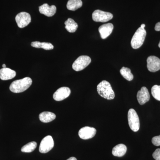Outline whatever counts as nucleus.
<instances>
[{
	"instance_id": "obj_1",
	"label": "nucleus",
	"mask_w": 160,
	"mask_h": 160,
	"mask_svg": "<svg viewBox=\"0 0 160 160\" xmlns=\"http://www.w3.org/2000/svg\"><path fill=\"white\" fill-rule=\"evenodd\" d=\"M32 84V80L30 78H25L12 82L9 86V89L14 93H20L27 90Z\"/></svg>"
},
{
	"instance_id": "obj_2",
	"label": "nucleus",
	"mask_w": 160,
	"mask_h": 160,
	"mask_svg": "<svg viewBox=\"0 0 160 160\" xmlns=\"http://www.w3.org/2000/svg\"><path fill=\"white\" fill-rule=\"evenodd\" d=\"M97 91L102 97L107 100L114 98L115 93L111 85L106 81H102L98 85Z\"/></svg>"
},
{
	"instance_id": "obj_3",
	"label": "nucleus",
	"mask_w": 160,
	"mask_h": 160,
	"mask_svg": "<svg viewBox=\"0 0 160 160\" xmlns=\"http://www.w3.org/2000/svg\"><path fill=\"white\" fill-rule=\"evenodd\" d=\"M146 35L145 29L139 27L135 32L131 41V45L134 49L139 48L144 43Z\"/></svg>"
},
{
	"instance_id": "obj_4",
	"label": "nucleus",
	"mask_w": 160,
	"mask_h": 160,
	"mask_svg": "<svg viewBox=\"0 0 160 160\" xmlns=\"http://www.w3.org/2000/svg\"><path fill=\"white\" fill-rule=\"evenodd\" d=\"M128 122L129 127L133 132H137L140 129V121L136 111L130 109L128 113Z\"/></svg>"
},
{
	"instance_id": "obj_5",
	"label": "nucleus",
	"mask_w": 160,
	"mask_h": 160,
	"mask_svg": "<svg viewBox=\"0 0 160 160\" xmlns=\"http://www.w3.org/2000/svg\"><path fill=\"white\" fill-rule=\"evenodd\" d=\"M91 58L88 56H81L75 61L72 68L76 71H80L86 68L91 63Z\"/></svg>"
},
{
	"instance_id": "obj_6",
	"label": "nucleus",
	"mask_w": 160,
	"mask_h": 160,
	"mask_svg": "<svg viewBox=\"0 0 160 160\" xmlns=\"http://www.w3.org/2000/svg\"><path fill=\"white\" fill-rule=\"evenodd\" d=\"M113 18V15L107 12L101 10H95L92 14V20L96 22H106L111 20Z\"/></svg>"
},
{
	"instance_id": "obj_7",
	"label": "nucleus",
	"mask_w": 160,
	"mask_h": 160,
	"mask_svg": "<svg viewBox=\"0 0 160 160\" xmlns=\"http://www.w3.org/2000/svg\"><path fill=\"white\" fill-rule=\"evenodd\" d=\"M54 147V141L52 136H47L42 140L40 143L39 150L41 153H46L49 152Z\"/></svg>"
},
{
	"instance_id": "obj_8",
	"label": "nucleus",
	"mask_w": 160,
	"mask_h": 160,
	"mask_svg": "<svg viewBox=\"0 0 160 160\" xmlns=\"http://www.w3.org/2000/svg\"><path fill=\"white\" fill-rule=\"evenodd\" d=\"M15 20L18 26L20 28H23L31 22V16L29 13L22 12L17 15Z\"/></svg>"
},
{
	"instance_id": "obj_9",
	"label": "nucleus",
	"mask_w": 160,
	"mask_h": 160,
	"mask_svg": "<svg viewBox=\"0 0 160 160\" xmlns=\"http://www.w3.org/2000/svg\"><path fill=\"white\" fill-rule=\"evenodd\" d=\"M97 130L93 127L86 126L80 129L78 132L79 137L83 140H87L94 137Z\"/></svg>"
},
{
	"instance_id": "obj_10",
	"label": "nucleus",
	"mask_w": 160,
	"mask_h": 160,
	"mask_svg": "<svg viewBox=\"0 0 160 160\" xmlns=\"http://www.w3.org/2000/svg\"><path fill=\"white\" fill-rule=\"evenodd\" d=\"M147 67L151 72H156L160 69V59L154 56H150L147 59Z\"/></svg>"
},
{
	"instance_id": "obj_11",
	"label": "nucleus",
	"mask_w": 160,
	"mask_h": 160,
	"mask_svg": "<svg viewBox=\"0 0 160 160\" xmlns=\"http://www.w3.org/2000/svg\"><path fill=\"white\" fill-rule=\"evenodd\" d=\"M71 90L67 87H62L58 89L53 95V99L56 101L65 99L70 95Z\"/></svg>"
},
{
	"instance_id": "obj_12",
	"label": "nucleus",
	"mask_w": 160,
	"mask_h": 160,
	"mask_svg": "<svg viewBox=\"0 0 160 160\" xmlns=\"http://www.w3.org/2000/svg\"><path fill=\"white\" fill-rule=\"evenodd\" d=\"M39 10L41 14L45 15L46 16H53L57 11V8L54 5L49 6L48 4H44L39 7Z\"/></svg>"
},
{
	"instance_id": "obj_13",
	"label": "nucleus",
	"mask_w": 160,
	"mask_h": 160,
	"mask_svg": "<svg viewBox=\"0 0 160 160\" xmlns=\"http://www.w3.org/2000/svg\"><path fill=\"white\" fill-rule=\"evenodd\" d=\"M138 102L141 105H144L150 99V95L148 89L146 87H142L137 93Z\"/></svg>"
},
{
	"instance_id": "obj_14",
	"label": "nucleus",
	"mask_w": 160,
	"mask_h": 160,
	"mask_svg": "<svg viewBox=\"0 0 160 160\" xmlns=\"http://www.w3.org/2000/svg\"><path fill=\"white\" fill-rule=\"evenodd\" d=\"M113 29V26L112 23H107L100 26L98 30L101 38L103 39L106 38L111 34Z\"/></svg>"
},
{
	"instance_id": "obj_15",
	"label": "nucleus",
	"mask_w": 160,
	"mask_h": 160,
	"mask_svg": "<svg viewBox=\"0 0 160 160\" xmlns=\"http://www.w3.org/2000/svg\"><path fill=\"white\" fill-rule=\"evenodd\" d=\"M16 75V72L14 70L5 68L0 69V79L2 80L12 79Z\"/></svg>"
},
{
	"instance_id": "obj_16",
	"label": "nucleus",
	"mask_w": 160,
	"mask_h": 160,
	"mask_svg": "<svg viewBox=\"0 0 160 160\" xmlns=\"http://www.w3.org/2000/svg\"><path fill=\"white\" fill-rule=\"evenodd\" d=\"M127 151V147L123 144H118L112 149V154L118 157H122L125 155Z\"/></svg>"
},
{
	"instance_id": "obj_17",
	"label": "nucleus",
	"mask_w": 160,
	"mask_h": 160,
	"mask_svg": "<svg viewBox=\"0 0 160 160\" xmlns=\"http://www.w3.org/2000/svg\"><path fill=\"white\" fill-rule=\"evenodd\" d=\"M56 117V115L50 112H43L39 116L40 121L44 123L51 122L54 120Z\"/></svg>"
},
{
	"instance_id": "obj_18",
	"label": "nucleus",
	"mask_w": 160,
	"mask_h": 160,
	"mask_svg": "<svg viewBox=\"0 0 160 160\" xmlns=\"http://www.w3.org/2000/svg\"><path fill=\"white\" fill-rule=\"evenodd\" d=\"M65 28L69 32H74L78 28L77 23L72 18H68L65 22Z\"/></svg>"
},
{
	"instance_id": "obj_19",
	"label": "nucleus",
	"mask_w": 160,
	"mask_h": 160,
	"mask_svg": "<svg viewBox=\"0 0 160 160\" xmlns=\"http://www.w3.org/2000/svg\"><path fill=\"white\" fill-rule=\"evenodd\" d=\"M82 6V0H69L67 4V8L71 11H75Z\"/></svg>"
},
{
	"instance_id": "obj_20",
	"label": "nucleus",
	"mask_w": 160,
	"mask_h": 160,
	"mask_svg": "<svg viewBox=\"0 0 160 160\" xmlns=\"http://www.w3.org/2000/svg\"><path fill=\"white\" fill-rule=\"evenodd\" d=\"M31 46L36 48H42L45 50H52L54 48V46L49 42H33L31 43Z\"/></svg>"
},
{
	"instance_id": "obj_21",
	"label": "nucleus",
	"mask_w": 160,
	"mask_h": 160,
	"mask_svg": "<svg viewBox=\"0 0 160 160\" xmlns=\"http://www.w3.org/2000/svg\"><path fill=\"white\" fill-rule=\"evenodd\" d=\"M120 73L123 78L128 81H131L133 79V75L129 68L123 67L120 70Z\"/></svg>"
},
{
	"instance_id": "obj_22",
	"label": "nucleus",
	"mask_w": 160,
	"mask_h": 160,
	"mask_svg": "<svg viewBox=\"0 0 160 160\" xmlns=\"http://www.w3.org/2000/svg\"><path fill=\"white\" fill-rule=\"evenodd\" d=\"M37 146V143L35 142H30L23 146L21 149V151L24 152H31L34 151Z\"/></svg>"
},
{
	"instance_id": "obj_23",
	"label": "nucleus",
	"mask_w": 160,
	"mask_h": 160,
	"mask_svg": "<svg viewBox=\"0 0 160 160\" xmlns=\"http://www.w3.org/2000/svg\"><path fill=\"white\" fill-rule=\"evenodd\" d=\"M151 93L156 100L160 101V86L154 85L152 86L151 89Z\"/></svg>"
},
{
	"instance_id": "obj_24",
	"label": "nucleus",
	"mask_w": 160,
	"mask_h": 160,
	"mask_svg": "<svg viewBox=\"0 0 160 160\" xmlns=\"http://www.w3.org/2000/svg\"><path fill=\"white\" fill-rule=\"evenodd\" d=\"M152 142L154 146H160V135L154 137L152 140Z\"/></svg>"
},
{
	"instance_id": "obj_25",
	"label": "nucleus",
	"mask_w": 160,
	"mask_h": 160,
	"mask_svg": "<svg viewBox=\"0 0 160 160\" xmlns=\"http://www.w3.org/2000/svg\"><path fill=\"white\" fill-rule=\"evenodd\" d=\"M152 157L156 160H160V149H156L152 154Z\"/></svg>"
},
{
	"instance_id": "obj_26",
	"label": "nucleus",
	"mask_w": 160,
	"mask_h": 160,
	"mask_svg": "<svg viewBox=\"0 0 160 160\" xmlns=\"http://www.w3.org/2000/svg\"><path fill=\"white\" fill-rule=\"evenodd\" d=\"M155 30L157 31H160V22H159L156 24L155 26Z\"/></svg>"
},
{
	"instance_id": "obj_27",
	"label": "nucleus",
	"mask_w": 160,
	"mask_h": 160,
	"mask_svg": "<svg viewBox=\"0 0 160 160\" xmlns=\"http://www.w3.org/2000/svg\"><path fill=\"white\" fill-rule=\"evenodd\" d=\"M67 160H77V159L75 157H71L70 158H69V159H68Z\"/></svg>"
},
{
	"instance_id": "obj_28",
	"label": "nucleus",
	"mask_w": 160,
	"mask_h": 160,
	"mask_svg": "<svg viewBox=\"0 0 160 160\" xmlns=\"http://www.w3.org/2000/svg\"><path fill=\"white\" fill-rule=\"evenodd\" d=\"M145 26H146V25H145V24H142V25H141V27H141V28H143V29H144V28H145Z\"/></svg>"
},
{
	"instance_id": "obj_29",
	"label": "nucleus",
	"mask_w": 160,
	"mask_h": 160,
	"mask_svg": "<svg viewBox=\"0 0 160 160\" xmlns=\"http://www.w3.org/2000/svg\"><path fill=\"white\" fill-rule=\"evenodd\" d=\"M3 68H6V65L5 64H3L2 65Z\"/></svg>"
},
{
	"instance_id": "obj_30",
	"label": "nucleus",
	"mask_w": 160,
	"mask_h": 160,
	"mask_svg": "<svg viewBox=\"0 0 160 160\" xmlns=\"http://www.w3.org/2000/svg\"><path fill=\"white\" fill-rule=\"evenodd\" d=\"M158 46H159V48H160V42H159V44H158Z\"/></svg>"
}]
</instances>
